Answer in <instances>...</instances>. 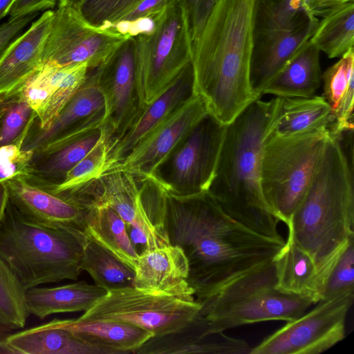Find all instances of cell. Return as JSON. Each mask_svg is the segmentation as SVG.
<instances>
[{
  "mask_svg": "<svg viewBox=\"0 0 354 354\" xmlns=\"http://www.w3.org/2000/svg\"><path fill=\"white\" fill-rule=\"evenodd\" d=\"M43 325L68 330L102 354L135 353L153 336L136 326L118 322L55 318Z\"/></svg>",
  "mask_w": 354,
  "mask_h": 354,
  "instance_id": "cell-23",
  "label": "cell"
},
{
  "mask_svg": "<svg viewBox=\"0 0 354 354\" xmlns=\"http://www.w3.org/2000/svg\"><path fill=\"white\" fill-rule=\"evenodd\" d=\"M287 226L288 238L314 261L323 291L339 256L354 239L353 158L338 138H328L308 189Z\"/></svg>",
  "mask_w": 354,
  "mask_h": 354,
  "instance_id": "cell-4",
  "label": "cell"
},
{
  "mask_svg": "<svg viewBox=\"0 0 354 354\" xmlns=\"http://www.w3.org/2000/svg\"><path fill=\"white\" fill-rule=\"evenodd\" d=\"M90 68L86 62L73 64L69 72L56 88L48 101L37 115L35 124L40 129H47L62 109L84 83Z\"/></svg>",
  "mask_w": 354,
  "mask_h": 354,
  "instance_id": "cell-37",
  "label": "cell"
},
{
  "mask_svg": "<svg viewBox=\"0 0 354 354\" xmlns=\"http://www.w3.org/2000/svg\"><path fill=\"white\" fill-rule=\"evenodd\" d=\"M124 171L110 169L62 196L85 206L104 204L115 210L127 228L142 235L147 250L170 244L165 225V188L155 176L140 178Z\"/></svg>",
  "mask_w": 354,
  "mask_h": 354,
  "instance_id": "cell-9",
  "label": "cell"
},
{
  "mask_svg": "<svg viewBox=\"0 0 354 354\" xmlns=\"http://www.w3.org/2000/svg\"><path fill=\"white\" fill-rule=\"evenodd\" d=\"M87 206L84 230L86 235L134 270L138 254L124 221L106 205L89 203Z\"/></svg>",
  "mask_w": 354,
  "mask_h": 354,
  "instance_id": "cell-29",
  "label": "cell"
},
{
  "mask_svg": "<svg viewBox=\"0 0 354 354\" xmlns=\"http://www.w3.org/2000/svg\"><path fill=\"white\" fill-rule=\"evenodd\" d=\"M314 18L304 0H255L253 41L297 32Z\"/></svg>",
  "mask_w": 354,
  "mask_h": 354,
  "instance_id": "cell-30",
  "label": "cell"
},
{
  "mask_svg": "<svg viewBox=\"0 0 354 354\" xmlns=\"http://www.w3.org/2000/svg\"><path fill=\"white\" fill-rule=\"evenodd\" d=\"M198 303L196 315L221 331L267 321L290 322L313 304L308 298L277 287L273 260Z\"/></svg>",
  "mask_w": 354,
  "mask_h": 354,
  "instance_id": "cell-6",
  "label": "cell"
},
{
  "mask_svg": "<svg viewBox=\"0 0 354 354\" xmlns=\"http://www.w3.org/2000/svg\"><path fill=\"white\" fill-rule=\"evenodd\" d=\"M84 0H58L57 6H68L77 8Z\"/></svg>",
  "mask_w": 354,
  "mask_h": 354,
  "instance_id": "cell-50",
  "label": "cell"
},
{
  "mask_svg": "<svg viewBox=\"0 0 354 354\" xmlns=\"http://www.w3.org/2000/svg\"><path fill=\"white\" fill-rule=\"evenodd\" d=\"M165 202L169 243L187 257V282L198 302L270 263L285 244L229 216L208 191L180 196L165 187Z\"/></svg>",
  "mask_w": 354,
  "mask_h": 354,
  "instance_id": "cell-1",
  "label": "cell"
},
{
  "mask_svg": "<svg viewBox=\"0 0 354 354\" xmlns=\"http://www.w3.org/2000/svg\"><path fill=\"white\" fill-rule=\"evenodd\" d=\"M48 10L19 35L0 57V95L21 88L42 65L44 43L53 18Z\"/></svg>",
  "mask_w": 354,
  "mask_h": 354,
  "instance_id": "cell-20",
  "label": "cell"
},
{
  "mask_svg": "<svg viewBox=\"0 0 354 354\" xmlns=\"http://www.w3.org/2000/svg\"><path fill=\"white\" fill-rule=\"evenodd\" d=\"M277 287L308 298L313 304L322 299V288L311 257L288 237L273 259Z\"/></svg>",
  "mask_w": 354,
  "mask_h": 354,
  "instance_id": "cell-28",
  "label": "cell"
},
{
  "mask_svg": "<svg viewBox=\"0 0 354 354\" xmlns=\"http://www.w3.org/2000/svg\"><path fill=\"white\" fill-rule=\"evenodd\" d=\"M15 0H0V20L8 15V10Z\"/></svg>",
  "mask_w": 354,
  "mask_h": 354,
  "instance_id": "cell-49",
  "label": "cell"
},
{
  "mask_svg": "<svg viewBox=\"0 0 354 354\" xmlns=\"http://www.w3.org/2000/svg\"><path fill=\"white\" fill-rule=\"evenodd\" d=\"M0 354H16V353L6 342H0Z\"/></svg>",
  "mask_w": 354,
  "mask_h": 354,
  "instance_id": "cell-52",
  "label": "cell"
},
{
  "mask_svg": "<svg viewBox=\"0 0 354 354\" xmlns=\"http://www.w3.org/2000/svg\"><path fill=\"white\" fill-rule=\"evenodd\" d=\"M39 12L30 14L15 19H8V21L0 24V57L5 49L23 30L33 21Z\"/></svg>",
  "mask_w": 354,
  "mask_h": 354,
  "instance_id": "cell-44",
  "label": "cell"
},
{
  "mask_svg": "<svg viewBox=\"0 0 354 354\" xmlns=\"http://www.w3.org/2000/svg\"><path fill=\"white\" fill-rule=\"evenodd\" d=\"M278 102L277 97L268 102L258 98L227 125L208 192L235 221L257 234L283 241L279 220L268 207L261 189L263 146Z\"/></svg>",
  "mask_w": 354,
  "mask_h": 354,
  "instance_id": "cell-3",
  "label": "cell"
},
{
  "mask_svg": "<svg viewBox=\"0 0 354 354\" xmlns=\"http://www.w3.org/2000/svg\"><path fill=\"white\" fill-rule=\"evenodd\" d=\"M109 139L119 135L139 108L136 82V39L129 37L97 67Z\"/></svg>",
  "mask_w": 354,
  "mask_h": 354,
  "instance_id": "cell-15",
  "label": "cell"
},
{
  "mask_svg": "<svg viewBox=\"0 0 354 354\" xmlns=\"http://www.w3.org/2000/svg\"><path fill=\"white\" fill-rule=\"evenodd\" d=\"M322 75L323 97L334 112L348 91L354 87V49L345 53Z\"/></svg>",
  "mask_w": 354,
  "mask_h": 354,
  "instance_id": "cell-38",
  "label": "cell"
},
{
  "mask_svg": "<svg viewBox=\"0 0 354 354\" xmlns=\"http://www.w3.org/2000/svg\"><path fill=\"white\" fill-rule=\"evenodd\" d=\"M143 0H84L76 9L91 25L109 29Z\"/></svg>",
  "mask_w": 354,
  "mask_h": 354,
  "instance_id": "cell-39",
  "label": "cell"
},
{
  "mask_svg": "<svg viewBox=\"0 0 354 354\" xmlns=\"http://www.w3.org/2000/svg\"><path fill=\"white\" fill-rule=\"evenodd\" d=\"M25 289L0 258V323L12 330L24 327L30 313Z\"/></svg>",
  "mask_w": 354,
  "mask_h": 354,
  "instance_id": "cell-35",
  "label": "cell"
},
{
  "mask_svg": "<svg viewBox=\"0 0 354 354\" xmlns=\"http://www.w3.org/2000/svg\"><path fill=\"white\" fill-rule=\"evenodd\" d=\"M104 111L91 116L66 135L33 151L25 176L45 189L61 183L107 132Z\"/></svg>",
  "mask_w": 354,
  "mask_h": 354,
  "instance_id": "cell-16",
  "label": "cell"
},
{
  "mask_svg": "<svg viewBox=\"0 0 354 354\" xmlns=\"http://www.w3.org/2000/svg\"><path fill=\"white\" fill-rule=\"evenodd\" d=\"M8 202V193L6 181L0 182V221L2 218Z\"/></svg>",
  "mask_w": 354,
  "mask_h": 354,
  "instance_id": "cell-47",
  "label": "cell"
},
{
  "mask_svg": "<svg viewBox=\"0 0 354 354\" xmlns=\"http://www.w3.org/2000/svg\"><path fill=\"white\" fill-rule=\"evenodd\" d=\"M354 293L320 300L310 312L288 322L251 348L250 354H319L345 337Z\"/></svg>",
  "mask_w": 354,
  "mask_h": 354,
  "instance_id": "cell-12",
  "label": "cell"
},
{
  "mask_svg": "<svg viewBox=\"0 0 354 354\" xmlns=\"http://www.w3.org/2000/svg\"><path fill=\"white\" fill-rule=\"evenodd\" d=\"M330 136L328 129L288 137L266 135L262 193L272 213L286 225L308 189Z\"/></svg>",
  "mask_w": 354,
  "mask_h": 354,
  "instance_id": "cell-7",
  "label": "cell"
},
{
  "mask_svg": "<svg viewBox=\"0 0 354 354\" xmlns=\"http://www.w3.org/2000/svg\"><path fill=\"white\" fill-rule=\"evenodd\" d=\"M200 308L194 297L133 286L107 291L78 318L128 323L160 336L187 326Z\"/></svg>",
  "mask_w": 354,
  "mask_h": 354,
  "instance_id": "cell-10",
  "label": "cell"
},
{
  "mask_svg": "<svg viewBox=\"0 0 354 354\" xmlns=\"http://www.w3.org/2000/svg\"><path fill=\"white\" fill-rule=\"evenodd\" d=\"M187 10L192 43L199 36L216 0H183Z\"/></svg>",
  "mask_w": 354,
  "mask_h": 354,
  "instance_id": "cell-43",
  "label": "cell"
},
{
  "mask_svg": "<svg viewBox=\"0 0 354 354\" xmlns=\"http://www.w3.org/2000/svg\"><path fill=\"white\" fill-rule=\"evenodd\" d=\"M318 21L319 18L315 17L297 32L253 41L250 79L259 97L270 80L310 40Z\"/></svg>",
  "mask_w": 354,
  "mask_h": 354,
  "instance_id": "cell-24",
  "label": "cell"
},
{
  "mask_svg": "<svg viewBox=\"0 0 354 354\" xmlns=\"http://www.w3.org/2000/svg\"><path fill=\"white\" fill-rule=\"evenodd\" d=\"M197 315V314H196ZM251 348L243 339L231 337L214 329L195 316L183 328L160 336H153L136 354H248Z\"/></svg>",
  "mask_w": 354,
  "mask_h": 354,
  "instance_id": "cell-19",
  "label": "cell"
},
{
  "mask_svg": "<svg viewBox=\"0 0 354 354\" xmlns=\"http://www.w3.org/2000/svg\"><path fill=\"white\" fill-rule=\"evenodd\" d=\"M108 139L107 131L95 146L66 174L61 183L46 189L55 194H61L99 178L103 174L106 164Z\"/></svg>",
  "mask_w": 354,
  "mask_h": 354,
  "instance_id": "cell-36",
  "label": "cell"
},
{
  "mask_svg": "<svg viewBox=\"0 0 354 354\" xmlns=\"http://www.w3.org/2000/svg\"><path fill=\"white\" fill-rule=\"evenodd\" d=\"M354 293V239L344 250L325 283L322 299Z\"/></svg>",
  "mask_w": 354,
  "mask_h": 354,
  "instance_id": "cell-40",
  "label": "cell"
},
{
  "mask_svg": "<svg viewBox=\"0 0 354 354\" xmlns=\"http://www.w3.org/2000/svg\"><path fill=\"white\" fill-rule=\"evenodd\" d=\"M169 0H143L111 28L122 35L125 30L135 22L152 19L166 6Z\"/></svg>",
  "mask_w": 354,
  "mask_h": 354,
  "instance_id": "cell-42",
  "label": "cell"
},
{
  "mask_svg": "<svg viewBox=\"0 0 354 354\" xmlns=\"http://www.w3.org/2000/svg\"><path fill=\"white\" fill-rule=\"evenodd\" d=\"M207 114L204 100L193 93L106 171L119 169L139 178L155 176L175 147Z\"/></svg>",
  "mask_w": 354,
  "mask_h": 354,
  "instance_id": "cell-14",
  "label": "cell"
},
{
  "mask_svg": "<svg viewBox=\"0 0 354 354\" xmlns=\"http://www.w3.org/2000/svg\"><path fill=\"white\" fill-rule=\"evenodd\" d=\"M255 0H216L192 43L193 93L227 125L259 97L250 79Z\"/></svg>",
  "mask_w": 354,
  "mask_h": 354,
  "instance_id": "cell-2",
  "label": "cell"
},
{
  "mask_svg": "<svg viewBox=\"0 0 354 354\" xmlns=\"http://www.w3.org/2000/svg\"><path fill=\"white\" fill-rule=\"evenodd\" d=\"M12 330L0 323V342H5L7 337L12 333Z\"/></svg>",
  "mask_w": 354,
  "mask_h": 354,
  "instance_id": "cell-51",
  "label": "cell"
},
{
  "mask_svg": "<svg viewBox=\"0 0 354 354\" xmlns=\"http://www.w3.org/2000/svg\"><path fill=\"white\" fill-rule=\"evenodd\" d=\"M32 153L17 145L0 146V182L19 175L26 176Z\"/></svg>",
  "mask_w": 354,
  "mask_h": 354,
  "instance_id": "cell-41",
  "label": "cell"
},
{
  "mask_svg": "<svg viewBox=\"0 0 354 354\" xmlns=\"http://www.w3.org/2000/svg\"><path fill=\"white\" fill-rule=\"evenodd\" d=\"M226 127L208 113L194 127L160 166L165 174L155 175L166 189L180 196L208 191Z\"/></svg>",
  "mask_w": 354,
  "mask_h": 354,
  "instance_id": "cell-11",
  "label": "cell"
},
{
  "mask_svg": "<svg viewBox=\"0 0 354 354\" xmlns=\"http://www.w3.org/2000/svg\"><path fill=\"white\" fill-rule=\"evenodd\" d=\"M310 40L328 58L341 57L354 49V1L328 10Z\"/></svg>",
  "mask_w": 354,
  "mask_h": 354,
  "instance_id": "cell-32",
  "label": "cell"
},
{
  "mask_svg": "<svg viewBox=\"0 0 354 354\" xmlns=\"http://www.w3.org/2000/svg\"><path fill=\"white\" fill-rule=\"evenodd\" d=\"M106 292L95 284L80 281L57 287L30 288L25 290L24 298L29 313L44 319L55 313L85 312Z\"/></svg>",
  "mask_w": 354,
  "mask_h": 354,
  "instance_id": "cell-25",
  "label": "cell"
},
{
  "mask_svg": "<svg viewBox=\"0 0 354 354\" xmlns=\"http://www.w3.org/2000/svg\"><path fill=\"white\" fill-rule=\"evenodd\" d=\"M58 0H15L10 6L8 15L15 19L30 14L53 9Z\"/></svg>",
  "mask_w": 354,
  "mask_h": 354,
  "instance_id": "cell-45",
  "label": "cell"
},
{
  "mask_svg": "<svg viewBox=\"0 0 354 354\" xmlns=\"http://www.w3.org/2000/svg\"><path fill=\"white\" fill-rule=\"evenodd\" d=\"M147 31L135 36L139 108L155 100L191 62L192 40L183 0H169Z\"/></svg>",
  "mask_w": 354,
  "mask_h": 354,
  "instance_id": "cell-8",
  "label": "cell"
},
{
  "mask_svg": "<svg viewBox=\"0 0 354 354\" xmlns=\"http://www.w3.org/2000/svg\"><path fill=\"white\" fill-rule=\"evenodd\" d=\"M332 111L323 96L279 97L274 119L268 131L288 137L328 129Z\"/></svg>",
  "mask_w": 354,
  "mask_h": 354,
  "instance_id": "cell-27",
  "label": "cell"
},
{
  "mask_svg": "<svg viewBox=\"0 0 354 354\" xmlns=\"http://www.w3.org/2000/svg\"><path fill=\"white\" fill-rule=\"evenodd\" d=\"M37 118L36 112L26 102L21 88L0 95V146L14 144L21 147Z\"/></svg>",
  "mask_w": 354,
  "mask_h": 354,
  "instance_id": "cell-34",
  "label": "cell"
},
{
  "mask_svg": "<svg viewBox=\"0 0 354 354\" xmlns=\"http://www.w3.org/2000/svg\"><path fill=\"white\" fill-rule=\"evenodd\" d=\"M88 236L80 230L46 225L23 215L9 201L0 221V258L25 290L77 280Z\"/></svg>",
  "mask_w": 354,
  "mask_h": 354,
  "instance_id": "cell-5",
  "label": "cell"
},
{
  "mask_svg": "<svg viewBox=\"0 0 354 354\" xmlns=\"http://www.w3.org/2000/svg\"><path fill=\"white\" fill-rule=\"evenodd\" d=\"M323 1V15L328 12L330 8L337 5L344 3L354 0H322ZM322 15V16H323Z\"/></svg>",
  "mask_w": 354,
  "mask_h": 354,
  "instance_id": "cell-48",
  "label": "cell"
},
{
  "mask_svg": "<svg viewBox=\"0 0 354 354\" xmlns=\"http://www.w3.org/2000/svg\"><path fill=\"white\" fill-rule=\"evenodd\" d=\"M304 2L313 16L319 18L323 15L322 0H304Z\"/></svg>",
  "mask_w": 354,
  "mask_h": 354,
  "instance_id": "cell-46",
  "label": "cell"
},
{
  "mask_svg": "<svg viewBox=\"0 0 354 354\" xmlns=\"http://www.w3.org/2000/svg\"><path fill=\"white\" fill-rule=\"evenodd\" d=\"M104 110V100L99 86L97 67L89 70L86 79L47 129L33 122L21 149L34 151L71 132L86 120Z\"/></svg>",
  "mask_w": 354,
  "mask_h": 354,
  "instance_id": "cell-22",
  "label": "cell"
},
{
  "mask_svg": "<svg viewBox=\"0 0 354 354\" xmlns=\"http://www.w3.org/2000/svg\"><path fill=\"white\" fill-rule=\"evenodd\" d=\"M320 50L309 40L298 53L270 80L261 95L277 97H310L322 82Z\"/></svg>",
  "mask_w": 354,
  "mask_h": 354,
  "instance_id": "cell-26",
  "label": "cell"
},
{
  "mask_svg": "<svg viewBox=\"0 0 354 354\" xmlns=\"http://www.w3.org/2000/svg\"><path fill=\"white\" fill-rule=\"evenodd\" d=\"M81 268L90 274L95 285L107 291L134 286V270L89 238Z\"/></svg>",
  "mask_w": 354,
  "mask_h": 354,
  "instance_id": "cell-33",
  "label": "cell"
},
{
  "mask_svg": "<svg viewBox=\"0 0 354 354\" xmlns=\"http://www.w3.org/2000/svg\"><path fill=\"white\" fill-rule=\"evenodd\" d=\"M6 184L10 202L27 218L84 232L88 207L34 184L24 175L11 178Z\"/></svg>",
  "mask_w": 354,
  "mask_h": 354,
  "instance_id": "cell-18",
  "label": "cell"
},
{
  "mask_svg": "<svg viewBox=\"0 0 354 354\" xmlns=\"http://www.w3.org/2000/svg\"><path fill=\"white\" fill-rule=\"evenodd\" d=\"M5 342L16 354H102L71 331L43 324L11 333Z\"/></svg>",
  "mask_w": 354,
  "mask_h": 354,
  "instance_id": "cell-31",
  "label": "cell"
},
{
  "mask_svg": "<svg viewBox=\"0 0 354 354\" xmlns=\"http://www.w3.org/2000/svg\"><path fill=\"white\" fill-rule=\"evenodd\" d=\"M129 37L91 25L74 7L57 6L44 43L42 64L86 62L91 70L102 65Z\"/></svg>",
  "mask_w": 354,
  "mask_h": 354,
  "instance_id": "cell-13",
  "label": "cell"
},
{
  "mask_svg": "<svg viewBox=\"0 0 354 354\" xmlns=\"http://www.w3.org/2000/svg\"><path fill=\"white\" fill-rule=\"evenodd\" d=\"M134 272L136 288L194 297L187 282L188 261L178 245L168 244L140 253Z\"/></svg>",
  "mask_w": 354,
  "mask_h": 354,
  "instance_id": "cell-21",
  "label": "cell"
},
{
  "mask_svg": "<svg viewBox=\"0 0 354 354\" xmlns=\"http://www.w3.org/2000/svg\"><path fill=\"white\" fill-rule=\"evenodd\" d=\"M193 84L191 62L163 93L151 103L138 108L122 131L108 140L104 172L120 162L144 137L190 97L193 94Z\"/></svg>",
  "mask_w": 354,
  "mask_h": 354,
  "instance_id": "cell-17",
  "label": "cell"
}]
</instances>
